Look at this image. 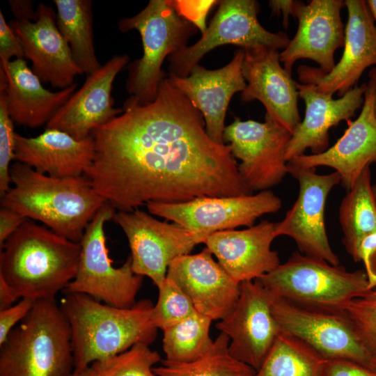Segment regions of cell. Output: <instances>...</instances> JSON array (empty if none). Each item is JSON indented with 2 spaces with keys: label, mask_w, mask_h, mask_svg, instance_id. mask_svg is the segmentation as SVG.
<instances>
[{
  "label": "cell",
  "mask_w": 376,
  "mask_h": 376,
  "mask_svg": "<svg viewBox=\"0 0 376 376\" xmlns=\"http://www.w3.org/2000/svg\"><path fill=\"white\" fill-rule=\"evenodd\" d=\"M91 136L95 155L84 176L118 211L150 201L253 194L229 146L208 136L202 113L168 77L154 101L128 98L123 112Z\"/></svg>",
  "instance_id": "obj_1"
},
{
  "label": "cell",
  "mask_w": 376,
  "mask_h": 376,
  "mask_svg": "<svg viewBox=\"0 0 376 376\" xmlns=\"http://www.w3.org/2000/svg\"><path fill=\"white\" fill-rule=\"evenodd\" d=\"M11 187L1 205L42 223L56 234L79 243L84 231L107 202L84 176L58 178L20 162L10 166Z\"/></svg>",
  "instance_id": "obj_2"
},
{
  "label": "cell",
  "mask_w": 376,
  "mask_h": 376,
  "mask_svg": "<svg viewBox=\"0 0 376 376\" xmlns=\"http://www.w3.org/2000/svg\"><path fill=\"white\" fill-rule=\"evenodd\" d=\"M60 306L71 329L74 367L103 362L138 343L150 345L157 329L151 322L153 304L141 299L118 308L84 294H64Z\"/></svg>",
  "instance_id": "obj_3"
},
{
  "label": "cell",
  "mask_w": 376,
  "mask_h": 376,
  "mask_svg": "<svg viewBox=\"0 0 376 376\" xmlns=\"http://www.w3.org/2000/svg\"><path fill=\"white\" fill-rule=\"evenodd\" d=\"M80 243L26 220L1 246L0 275L20 298H55L75 277Z\"/></svg>",
  "instance_id": "obj_4"
},
{
  "label": "cell",
  "mask_w": 376,
  "mask_h": 376,
  "mask_svg": "<svg viewBox=\"0 0 376 376\" xmlns=\"http://www.w3.org/2000/svg\"><path fill=\"white\" fill-rule=\"evenodd\" d=\"M0 376H70L71 329L55 298L35 301L0 346Z\"/></svg>",
  "instance_id": "obj_5"
},
{
  "label": "cell",
  "mask_w": 376,
  "mask_h": 376,
  "mask_svg": "<svg viewBox=\"0 0 376 376\" xmlns=\"http://www.w3.org/2000/svg\"><path fill=\"white\" fill-rule=\"evenodd\" d=\"M118 26L121 32L136 30L141 36L143 55L129 65L126 88L136 103L149 104L165 78L164 60L187 47L194 25L178 14L171 1L150 0L138 14L120 19Z\"/></svg>",
  "instance_id": "obj_6"
},
{
  "label": "cell",
  "mask_w": 376,
  "mask_h": 376,
  "mask_svg": "<svg viewBox=\"0 0 376 376\" xmlns=\"http://www.w3.org/2000/svg\"><path fill=\"white\" fill-rule=\"evenodd\" d=\"M256 280L276 298L331 310H343L347 303L371 290L365 270L349 272L297 251Z\"/></svg>",
  "instance_id": "obj_7"
},
{
  "label": "cell",
  "mask_w": 376,
  "mask_h": 376,
  "mask_svg": "<svg viewBox=\"0 0 376 376\" xmlns=\"http://www.w3.org/2000/svg\"><path fill=\"white\" fill-rule=\"evenodd\" d=\"M114 214V207L107 202L90 222L79 242L77 274L62 292L84 294L110 306L130 308L136 302L143 276L134 273L130 257L120 267L112 265L104 225Z\"/></svg>",
  "instance_id": "obj_8"
},
{
  "label": "cell",
  "mask_w": 376,
  "mask_h": 376,
  "mask_svg": "<svg viewBox=\"0 0 376 376\" xmlns=\"http://www.w3.org/2000/svg\"><path fill=\"white\" fill-rule=\"evenodd\" d=\"M272 313L281 331L300 340L326 359H345L375 368L343 310L297 304L275 298Z\"/></svg>",
  "instance_id": "obj_9"
},
{
  "label": "cell",
  "mask_w": 376,
  "mask_h": 376,
  "mask_svg": "<svg viewBox=\"0 0 376 376\" xmlns=\"http://www.w3.org/2000/svg\"><path fill=\"white\" fill-rule=\"evenodd\" d=\"M112 219L127 238L134 273L148 276L157 287L166 279L175 258L189 254L210 235L159 221L139 208L115 212Z\"/></svg>",
  "instance_id": "obj_10"
},
{
  "label": "cell",
  "mask_w": 376,
  "mask_h": 376,
  "mask_svg": "<svg viewBox=\"0 0 376 376\" xmlns=\"http://www.w3.org/2000/svg\"><path fill=\"white\" fill-rule=\"evenodd\" d=\"M258 4L254 0H224L202 37L193 45L169 56V74L187 77L202 57L224 45L242 49L267 47L284 49L290 39L283 32L272 33L258 22Z\"/></svg>",
  "instance_id": "obj_11"
},
{
  "label": "cell",
  "mask_w": 376,
  "mask_h": 376,
  "mask_svg": "<svg viewBox=\"0 0 376 376\" xmlns=\"http://www.w3.org/2000/svg\"><path fill=\"white\" fill-rule=\"evenodd\" d=\"M265 118L264 123L236 118L223 135L253 192L269 190L289 173L285 153L292 134L267 115Z\"/></svg>",
  "instance_id": "obj_12"
},
{
  "label": "cell",
  "mask_w": 376,
  "mask_h": 376,
  "mask_svg": "<svg viewBox=\"0 0 376 376\" xmlns=\"http://www.w3.org/2000/svg\"><path fill=\"white\" fill-rule=\"evenodd\" d=\"M288 165L289 173L299 184L298 196L285 217L275 223L276 237L292 239L304 255L322 259L333 265L340 260L330 246L324 222V210L331 190L340 183L339 174H318L315 169Z\"/></svg>",
  "instance_id": "obj_13"
},
{
  "label": "cell",
  "mask_w": 376,
  "mask_h": 376,
  "mask_svg": "<svg viewBox=\"0 0 376 376\" xmlns=\"http://www.w3.org/2000/svg\"><path fill=\"white\" fill-rule=\"evenodd\" d=\"M146 205L151 214L191 231L211 234L253 226L261 216L278 212L282 202L271 190H265L256 194L202 197L175 203L150 201Z\"/></svg>",
  "instance_id": "obj_14"
},
{
  "label": "cell",
  "mask_w": 376,
  "mask_h": 376,
  "mask_svg": "<svg viewBox=\"0 0 376 376\" xmlns=\"http://www.w3.org/2000/svg\"><path fill=\"white\" fill-rule=\"evenodd\" d=\"M275 298L258 280L244 281L235 306L216 324L230 339V354L256 371L281 331L272 313Z\"/></svg>",
  "instance_id": "obj_15"
},
{
  "label": "cell",
  "mask_w": 376,
  "mask_h": 376,
  "mask_svg": "<svg viewBox=\"0 0 376 376\" xmlns=\"http://www.w3.org/2000/svg\"><path fill=\"white\" fill-rule=\"evenodd\" d=\"M347 22L345 29L343 55L331 71L299 65L298 79L301 84H313L325 93L341 97L357 86L364 70L376 67V25L366 1L345 0Z\"/></svg>",
  "instance_id": "obj_16"
},
{
  "label": "cell",
  "mask_w": 376,
  "mask_h": 376,
  "mask_svg": "<svg viewBox=\"0 0 376 376\" xmlns=\"http://www.w3.org/2000/svg\"><path fill=\"white\" fill-rule=\"evenodd\" d=\"M243 49L242 74L246 86L241 93L242 100H259L265 114L292 134L301 122L298 83L281 65L278 49L267 47Z\"/></svg>",
  "instance_id": "obj_17"
},
{
  "label": "cell",
  "mask_w": 376,
  "mask_h": 376,
  "mask_svg": "<svg viewBox=\"0 0 376 376\" xmlns=\"http://www.w3.org/2000/svg\"><path fill=\"white\" fill-rule=\"evenodd\" d=\"M343 7V0H312L307 4L301 1L295 13L297 33L280 53L286 70L292 72L295 63L303 58L315 61L325 73L332 70L335 52L345 44L340 17Z\"/></svg>",
  "instance_id": "obj_18"
},
{
  "label": "cell",
  "mask_w": 376,
  "mask_h": 376,
  "mask_svg": "<svg viewBox=\"0 0 376 376\" xmlns=\"http://www.w3.org/2000/svg\"><path fill=\"white\" fill-rule=\"evenodd\" d=\"M130 60L127 54L115 55L95 72L86 76L76 91L46 125V129L65 132L77 140L120 115L123 109L113 107V83Z\"/></svg>",
  "instance_id": "obj_19"
},
{
  "label": "cell",
  "mask_w": 376,
  "mask_h": 376,
  "mask_svg": "<svg viewBox=\"0 0 376 376\" xmlns=\"http://www.w3.org/2000/svg\"><path fill=\"white\" fill-rule=\"evenodd\" d=\"M166 276L182 289L198 313L212 321L228 315L239 299L240 283L213 259L206 247L198 253L175 258Z\"/></svg>",
  "instance_id": "obj_20"
},
{
  "label": "cell",
  "mask_w": 376,
  "mask_h": 376,
  "mask_svg": "<svg viewBox=\"0 0 376 376\" xmlns=\"http://www.w3.org/2000/svg\"><path fill=\"white\" fill-rule=\"evenodd\" d=\"M36 12L34 22L14 19L8 24L19 40L24 58L31 62V70L42 83L61 90L66 88L83 72L57 28L54 9L40 3Z\"/></svg>",
  "instance_id": "obj_21"
},
{
  "label": "cell",
  "mask_w": 376,
  "mask_h": 376,
  "mask_svg": "<svg viewBox=\"0 0 376 376\" xmlns=\"http://www.w3.org/2000/svg\"><path fill=\"white\" fill-rule=\"evenodd\" d=\"M244 56L241 48L221 68L207 70L198 64L187 77L171 74L168 77L171 84L202 113L207 134L219 144H225L223 135L229 102L235 93H242L246 86L242 74Z\"/></svg>",
  "instance_id": "obj_22"
},
{
  "label": "cell",
  "mask_w": 376,
  "mask_h": 376,
  "mask_svg": "<svg viewBox=\"0 0 376 376\" xmlns=\"http://www.w3.org/2000/svg\"><path fill=\"white\" fill-rule=\"evenodd\" d=\"M373 162H376V117L373 89L368 81L359 116L349 121L348 127L335 144L322 153L304 154L288 164L304 169L331 168L348 191Z\"/></svg>",
  "instance_id": "obj_23"
},
{
  "label": "cell",
  "mask_w": 376,
  "mask_h": 376,
  "mask_svg": "<svg viewBox=\"0 0 376 376\" xmlns=\"http://www.w3.org/2000/svg\"><path fill=\"white\" fill-rule=\"evenodd\" d=\"M297 88L299 97L305 103V115L292 134L285 153L287 162L304 155L307 149L311 154L327 150L329 130L348 120L362 107L367 83L355 86L338 99L318 91L313 84H298Z\"/></svg>",
  "instance_id": "obj_24"
},
{
  "label": "cell",
  "mask_w": 376,
  "mask_h": 376,
  "mask_svg": "<svg viewBox=\"0 0 376 376\" xmlns=\"http://www.w3.org/2000/svg\"><path fill=\"white\" fill-rule=\"evenodd\" d=\"M275 223L263 220L244 230H226L207 235L204 244L217 262L237 283L256 280L280 263L272 249Z\"/></svg>",
  "instance_id": "obj_25"
},
{
  "label": "cell",
  "mask_w": 376,
  "mask_h": 376,
  "mask_svg": "<svg viewBox=\"0 0 376 376\" xmlns=\"http://www.w3.org/2000/svg\"><path fill=\"white\" fill-rule=\"evenodd\" d=\"M94 155L95 146L91 136L77 140L54 129H45L34 137L15 134L14 159L51 177L84 175Z\"/></svg>",
  "instance_id": "obj_26"
},
{
  "label": "cell",
  "mask_w": 376,
  "mask_h": 376,
  "mask_svg": "<svg viewBox=\"0 0 376 376\" xmlns=\"http://www.w3.org/2000/svg\"><path fill=\"white\" fill-rule=\"evenodd\" d=\"M6 77L5 89L8 113L19 125L36 128L47 125L76 91L77 83L52 92L29 68L24 58H16L0 65Z\"/></svg>",
  "instance_id": "obj_27"
},
{
  "label": "cell",
  "mask_w": 376,
  "mask_h": 376,
  "mask_svg": "<svg viewBox=\"0 0 376 376\" xmlns=\"http://www.w3.org/2000/svg\"><path fill=\"white\" fill-rule=\"evenodd\" d=\"M56 26L83 74L88 76L102 65L95 51L91 0H54Z\"/></svg>",
  "instance_id": "obj_28"
},
{
  "label": "cell",
  "mask_w": 376,
  "mask_h": 376,
  "mask_svg": "<svg viewBox=\"0 0 376 376\" xmlns=\"http://www.w3.org/2000/svg\"><path fill=\"white\" fill-rule=\"evenodd\" d=\"M370 167L360 175L343 198L338 210L343 244L354 262H359L362 241L376 233V201L370 182Z\"/></svg>",
  "instance_id": "obj_29"
},
{
  "label": "cell",
  "mask_w": 376,
  "mask_h": 376,
  "mask_svg": "<svg viewBox=\"0 0 376 376\" xmlns=\"http://www.w3.org/2000/svg\"><path fill=\"white\" fill-rule=\"evenodd\" d=\"M327 360L300 340L280 331L253 376H323Z\"/></svg>",
  "instance_id": "obj_30"
},
{
  "label": "cell",
  "mask_w": 376,
  "mask_h": 376,
  "mask_svg": "<svg viewBox=\"0 0 376 376\" xmlns=\"http://www.w3.org/2000/svg\"><path fill=\"white\" fill-rule=\"evenodd\" d=\"M229 343L228 336L220 332L201 357L189 362L164 360L162 366L153 368V372L157 376H253V368L230 354Z\"/></svg>",
  "instance_id": "obj_31"
},
{
  "label": "cell",
  "mask_w": 376,
  "mask_h": 376,
  "mask_svg": "<svg viewBox=\"0 0 376 376\" xmlns=\"http://www.w3.org/2000/svg\"><path fill=\"white\" fill-rule=\"evenodd\" d=\"M212 322L210 318L196 313L164 329L162 347L165 360L189 362L205 354L214 342L210 333Z\"/></svg>",
  "instance_id": "obj_32"
},
{
  "label": "cell",
  "mask_w": 376,
  "mask_h": 376,
  "mask_svg": "<svg viewBox=\"0 0 376 376\" xmlns=\"http://www.w3.org/2000/svg\"><path fill=\"white\" fill-rule=\"evenodd\" d=\"M157 288L158 299L150 318L157 329L163 331L198 313L189 298L170 278L166 276Z\"/></svg>",
  "instance_id": "obj_33"
},
{
  "label": "cell",
  "mask_w": 376,
  "mask_h": 376,
  "mask_svg": "<svg viewBox=\"0 0 376 376\" xmlns=\"http://www.w3.org/2000/svg\"><path fill=\"white\" fill-rule=\"evenodd\" d=\"M161 361L157 352L138 343L103 362H95L101 376H157L153 366Z\"/></svg>",
  "instance_id": "obj_34"
},
{
  "label": "cell",
  "mask_w": 376,
  "mask_h": 376,
  "mask_svg": "<svg viewBox=\"0 0 376 376\" xmlns=\"http://www.w3.org/2000/svg\"><path fill=\"white\" fill-rule=\"evenodd\" d=\"M343 310L354 326L376 368V288L349 301Z\"/></svg>",
  "instance_id": "obj_35"
},
{
  "label": "cell",
  "mask_w": 376,
  "mask_h": 376,
  "mask_svg": "<svg viewBox=\"0 0 376 376\" xmlns=\"http://www.w3.org/2000/svg\"><path fill=\"white\" fill-rule=\"evenodd\" d=\"M13 121L7 108L4 88H0V195L2 197L10 189V162L14 159L15 134Z\"/></svg>",
  "instance_id": "obj_36"
},
{
  "label": "cell",
  "mask_w": 376,
  "mask_h": 376,
  "mask_svg": "<svg viewBox=\"0 0 376 376\" xmlns=\"http://www.w3.org/2000/svg\"><path fill=\"white\" fill-rule=\"evenodd\" d=\"M178 14L196 26L202 33L206 31L205 19L211 8L217 1H171Z\"/></svg>",
  "instance_id": "obj_37"
},
{
  "label": "cell",
  "mask_w": 376,
  "mask_h": 376,
  "mask_svg": "<svg viewBox=\"0 0 376 376\" xmlns=\"http://www.w3.org/2000/svg\"><path fill=\"white\" fill-rule=\"evenodd\" d=\"M34 304L35 301L32 299L22 298L17 304L0 311V346L16 324L29 314Z\"/></svg>",
  "instance_id": "obj_38"
},
{
  "label": "cell",
  "mask_w": 376,
  "mask_h": 376,
  "mask_svg": "<svg viewBox=\"0 0 376 376\" xmlns=\"http://www.w3.org/2000/svg\"><path fill=\"white\" fill-rule=\"evenodd\" d=\"M24 58V51L19 38L6 22L0 10V65L12 61L11 58Z\"/></svg>",
  "instance_id": "obj_39"
},
{
  "label": "cell",
  "mask_w": 376,
  "mask_h": 376,
  "mask_svg": "<svg viewBox=\"0 0 376 376\" xmlns=\"http://www.w3.org/2000/svg\"><path fill=\"white\" fill-rule=\"evenodd\" d=\"M323 376H376V369L345 359H327Z\"/></svg>",
  "instance_id": "obj_40"
},
{
  "label": "cell",
  "mask_w": 376,
  "mask_h": 376,
  "mask_svg": "<svg viewBox=\"0 0 376 376\" xmlns=\"http://www.w3.org/2000/svg\"><path fill=\"white\" fill-rule=\"evenodd\" d=\"M359 258L364 264L370 289L376 288V233L362 241Z\"/></svg>",
  "instance_id": "obj_41"
},
{
  "label": "cell",
  "mask_w": 376,
  "mask_h": 376,
  "mask_svg": "<svg viewBox=\"0 0 376 376\" xmlns=\"http://www.w3.org/2000/svg\"><path fill=\"white\" fill-rule=\"evenodd\" d=\"M28 219L7 207L0 210V246Z\"/></svg>",
  "instance_id": "obj_42"
},
{
  "label": "cell",
  "mask_w": 376,
  "mask_h": 376,
  "mask_svg": "<svg viewBox=\"0 0 376 376\" xmlns=\"http://www.w3.org/2000/svg\"><path fill=\"white\" fill-rule=\"evenodd\" d=\"M13 15L16 21L34 22L37 19L31 0H10L8 1Z\"/></svg>",
  "instance_id": "obj_43"
},
{
  "label": "cell",
  "mask_w": 376,
  "mask_h": 376,
  "mask_svg": "<svg viewBox=\"0 0 376 376\" xmlns=\"http://www.w3.org/2000/svg\"><path fill=\"white\" fill-rule=\"evenodd\" d=\"M300 3V1L271 0L269 1V6L273 15L279 16L281 14L282 15L283 17V24L285 28H287L289 17L292 15L295 17V13Z\"/></svg>",
  "instance_id": "obj_44"
},
{
  "label": "cell",
  "mask_w": 376,
  "mask_h": 376,
  "mask_svg": "<svg viewBox=\"0 0 376 376\" xmlns=\"http://www.w3.org/2000/svg\"><path fill=\"white\" fill-rule=\"evenodd\" d=\"M20 299L13 288L7 283L4 278L0 275V311L6 309Z\"/></svg>",
  "instance_id": "obj_45"
},
{
  "label": "cell",
  "mask_w": 376,
  "mask_h": 376,
  "mask_svg": "<svg viewBox=\"0 0 376 376\" xmlns=\"http://www.w3.org/2000/svg\"><path fill=\"white\" fill-rule=\"evenodd\" d=\"M70 376H101L99 369L95 363L82 370L75 369Z\"/></svg>",
  "instance_id": "obj_46"
},
{
  "label": "cell",
  "mask_w": 376,
  "mask_h": 376,
  "mask_svg": "<svg viewBox=\"0 0 376 376\" xmlns=\"http://www.w3.org/2000/svg\"><path fill=\"white\" fill-rule=\"evenodd\" d=\"M369 82L373 86L374 94V111L376 117V67H374L369 72Z\"/></svg>",
  "instance_id": "obj_47"
},
{
  "label": "cell",
  "mask_w": 376,
  "mask_h": 376,
  "mask_svg": "<svg viewBox=\"0 0 376 376\" xmlns=\"http://www.w3.org/2000/svg\"><path fill=\"white\" fill-rule=\"evenodd\" d=\"M366 3L375 22H376V0H367Z\"/></svg>",
  "instance_id": "obj_48"
},
{
  "label": "cell",
  "mask_w": 376,
  "mask_h": 376,
  "mask_svg": "<svg viewBox=\"0 0 376 376\" xmlns=\"http://www.w3.org/2000/svg\"><path fill=\"white\" fill-rule=\"evenodd\" d=\"M373 191L375 198V201H376V184L373 185Z\"/></svg>",
  "instance_id": "obj_49"
}]
</instances>
